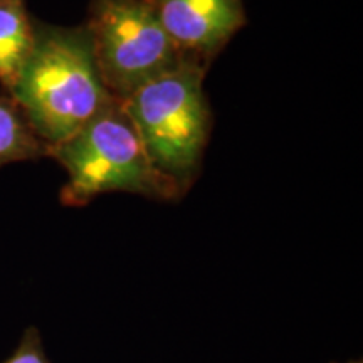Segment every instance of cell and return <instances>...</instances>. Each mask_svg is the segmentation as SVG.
Instances as JSON below:
<instances>
[{"label": "cell", "instance_id": "obj_1", "mask_svg": "<svg viewBox=\"0 0 363 363\" xmlns=\"http://www.w3.org/2000/svg\"><path fill=\"white\" fill-rule=\"evenodd\" d=\"M7 93L45 148L66 142L116 101L84 24H34L33 49Z\"/></svg>", "mask_w": 363, "mask_h": 363}, {"label": "cell", "instance_id": "obj_2", "mask_svg": "<svg viewBox=\"0 0 363 363\" xmlns=\"http://www.w3.org/2000/svg\"><path fill=\"white\" fill-rule=\"evenodd\" d=\"M207 69L202 62L185 57L121 101L148 160L182 197L201 174L211 138L212 113L203 91Z\"/></svg>", "mask_w": 363, "mask_h": 363}, {"label": "cell", "instance_id": "obj_3", "mask_svg": "<svg viewBox=\"0 0 363 363\" xmlns=\"http://www.w3.org/2000/svg\"><path fill=\"white\" fill-rule=\"evenodd\" d=\"M45 157L67 172L61 190V202L67 207H83L108 192L136 194L162 202L182 199L175 185L148 160L120 101L110 104L66 142L45 148Z\"/></svg>", "mask_w": 363, "mask_h": 363}, {"label": "cell", "instance_id": "obj_4", "mask_svg": "<svg viewBox=\"0 0 363 363\" xmlns=\"http://www.w3.org/2000/svg\"><path fill=\"white\" fill-rule=\"evenodd\" d=\"M84 26L103 83L120 103L185 59L152 0H91Z\"/></svg>", "mask_w": 363, "mask_h": 363}, {"label": "cell", "instance_id": "obj_5", "mask_svg": "<svg viewBox=\"0 0 363 363\" xmlns=\"http://www.w3.org/2000/svg\"><path fill=\"white\" fill-rule=\"evenodd\" d=\"M152 4L179 51L206 66L247 22L244 0H152Z\"/></svg>", "mask_w": 363, "mask_h": 363}, {"label": "cell", "instance_id": "obj_6", "mask_svg": "<svg viewBox=\"0 0 363 363\" xmlns=\"http://www.w3.org/2000/svg\"><path fill=\"white\" fill-rule=\"evenodd\" d=\"M34 43L24 0H0V83L9 89Z\"/></svg>", "mask_w": 363, "mask_h": 363}, {"label": "cell", "instance_id": "obj_7", "mask_svg": "<svg viewBox=\"0 0 363 363\" xmlns=\"http://www.w3.org/2000/svg\"><path fill=\"white\" fill-rule=\"evenodd\" d=\"M45 155V145L30 130L11 98H0V165Z\"/></svg>", "mask_w": 363, "mask_h": 363}, {"label": "cell", "instance_id": "obj_8", "mask_svg": "<svg viewBox=\"0 0 363 363\" xmlns=\"http://www.w3.org/2000/svg\"><path fill=\"white\" fill-rule=\"evenodd\" d=\"M2 363H51L40 331L35 326H27L17 347Z\"/></svg>", "mask_w": 363, "mask_h": 363}, {"label": "cell", "instance_id": "obj_9", "mask_svg": "<svg viewBox=\"0 0 363 363\" xmlns=\"http://www.w3.org/2000/svg\"><path fill=\"white\" fill-rule=\"evenodd\" d=\"M330 363H337V362H330ZM347 363H363V362H362V358H357V360H350Z\"/></svg>", "mask_w": 363, "mask_h": 363}]
</instances>
